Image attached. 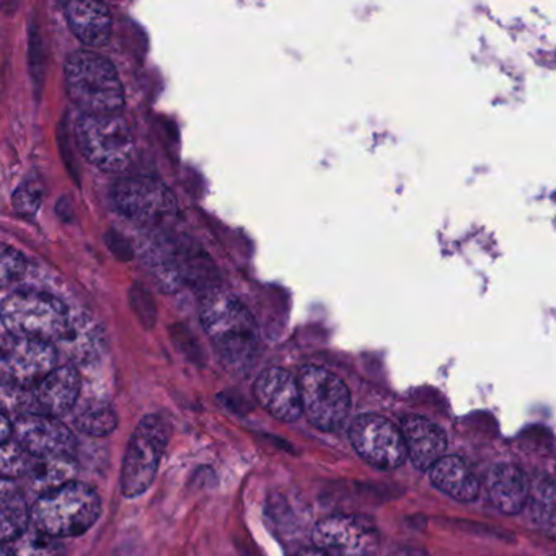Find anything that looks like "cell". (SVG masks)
I'll return each mask as SVG.
<instances>
[{
  "label": "cell",
  "mask_w": 556,
  "mask_h": 556,
  "mask_svg": "<svg viewBox=\"0 0 556 556\" xmlns=\"http://www.w3.org/2000/svg\"><path fill=\"white\" fill-rule=\"evenodd\" d=\"M295 556H328L327 553L321 552V549L315 548V546H312V548H304L301 549V552L298 553Z\"/></svg>",
  "instance_id": "28"
},
{
  "label": "cell",
  "mask_w": 556,
  "mask_h": 556,
  "mask_svg": "<svg viewBox=\"0 0 556 556\" xmlns=\"http://www.w3.org/2000/svg\"><path fill=\"white\" fill-rule=\"evenodd\" d=\"M25 266H27V260L18 250L9 245L2 247V253H0V281H2V286L11 285L15 279L21 278L24 275Z\"/></svg>",
  "instance_id": "24"
},
{
  "label": "cell",
  "mask_w": 556,
  "mask_h": 556,
  "mask_svg": "<svg viewBox=\"0 0 556 556\" xmlns=\"http://www.w3.org/2000/svg\"><path fill=\"white\" fill-rule=\"evenodd\" d=\"M315 548L328 556H374L379 546V533L366 517H325L312 532Z\"/></svg>",
  "instance_id": "11"
},
{
  "label": "cell",
  "mask_w": 556,
  "mask_h": 556,
  "mask_svg": "<svg viewBox=\"0 0 556 556\" xmlns=\"http://www.w3.org/2000/svg\"><path fill=\"white\" fill-rule=\"evenodd\" d=\"M80 392V376L74 366L56 367L30 390L34 415L60 416L73 412Z\"/></svg>",
  "instance_id": "14"
},
{
  "label": "cell",
  "mask_w": 556,
  "mask_h": 556,
  "mask_svg": "<svg viewBox=\"0 0 556 556\" xmlns=\"http://www.w3.org/2000/svg\"><path fill=\"white\" fill-rule=\"evenodd\" d=\"M490 500L501 513L519 514L529 503L530 484L526 473L513 464H497L488 475Z\"/></svg>",
  "instance_id": "17"
},
{
  "label": "cell",
  "mask_w": 556,
  "mask_h": 556,
  "mask_svg": "<svg viewBox=\"0 0 556 556\" xmlns=\"http://www.w3.org/2000/svg\"><path fill=\"white\" fill-rule=\"evenodd\" d=\"M37 458L25 451L24 445L15 439L2 442L0 448V471L4 480H12V478H21L24 475L30 473Z\"/></svg>",
  "instance_id": "22"
},
{
  "label": "cell",
  "mask_w": 556,
  "mask_h": 556,
  "mask_svg": "<svg viewBox=\"0 0 556 556\" xmlns=\"http://www.w3.org/2000/svg\"><path fill=\"white\" fill-rule=\"evenodd\" d=\"M80 152L105 172H123L135 159L136 144L128 122L116 115H80L76 125Z\"/></svg>",
  "instance_id": "5"
},
{
  "label": "cell",
  "mask_w": 556,
  "mask_h": 556,
  "mask_svg": "<svg viewBox=\"0 0 556 556\" xmlns=\"http://www.w3.org/2000/svg\"><path fill=\"white\" fill-rule=\"evenodd\" d=\"M302 412L320 431H334L350 415L351 395L346 383L320 366H304L299 372Z\"/></svg>",
  "instance_id": "7"
},
{
  "label": "cell",
  "mask_w": 556,
  "mask_h": 556,
  "mask_svg": "<svg viewBox=\"0 0 556 556\" xmlns=\"http://www.w3.org/2000/svg\"><path fill=\"white\" fill-rule=\"evenodd\" d=\"M403 439L412 464L418 470H431L447 448L444 431L422 416L409 415L402 419Z\"/></svg>",
  "instance_id": "15"
},
{
  "label": "cell",
  "mask_w": 556,
  "mask_h": 556,
  "mask_svg": "<svg viewBox=\"0 0 556 556\" xmlns=\"http://www.w3.org/2000/svg\"><path fill=\"white\" fill-rule=\"evenodd\" d=\"M112 200L118 213L138 226L155 227L168 223L177 214V200L161 180L135 175L116 181Z\"/></svg>",
  "instance_id": "8"
},
{
  "label": "cell",
  "mask_w": 556,
  "mask_h": 556,
  "mask_svg": "<svg viewBox=\"0 0 556 556\" xmlns=\"http://www.w3.org/2000/svg\"><path fill=\"white\" fill-rule=\"evenodd\" d=\"M40 201V187L37 184L25 181V185H22L21 190L15 194V207L24 214H34Z\"/></svg>",
  "instance_id": "26"
},
{
  "label": "cell",
  "mask_w": 556,
  "mask_h": 556,
  "mask_svg": "<svg viewBox=\"0 0 556 556\" xmlns=\"http://www.w3.org/2000/svg\"><path fill=\"white\" fill-rule=\"evenodd\" d=\"M253 393L256 402L279 421L294 422L304 415L299 380L282 367L263 370Z\"/></svg>",
  "instance_id": "13"
},
{
  "label": "cell",
  "mask_w": 556,
  "mask_h": 556,
  "mask_svg": "<svg viewBox=\"0 0 556 556\" xmlns=\"http://www.w3.org/2000/svg\"><path fill=\"white\" fill-rule=\"evenodd\" d=\"M432 484L442 493L448 494L457 501H473L480 491V481L467 462L455 455H444L434 467L429 470Z\"/></svg>",
  "instance_id": "18"
},
{
  "label": "cell",
  "mask_w": 556,
  "mask_h": 556,
  "mask_svg": "<svg viewBox=\"0 0 556 556\" xmlns=\"http://www.w3.org/2000/svg\"><path fill=\"white\" fill-rule=\"evenodd\" d=\"M102 514V501L90 484L71 481L38 497L31 507L35 529L54 539L79 536L92 529Z\"/></svg>",
  "instance_id": "3"
},
{
  "label": "cell",
  "mask_w": 556,
  "mask_h": 556,
  "mask_svg": "<svg viewBox=\"0 0 556 556\" xmlns=\"http://www.w3.org/2000/svg\"><path fill=\"white\" fill-rule=\"evenodd\" d=\"M66 18L73 34L90 48L105 47L112 37V14L102 2L73 0L66 4Z\"/></svg>",
  "instance_id": "16"
},
{
  "label": "cell",
  "mask_w": 556,
  "mask_h": 556,
  "mask_svg": "<svg viewBox=\"0 0 556 556\" xmlns=\"http://www.w3.org/2000/svg\"><path fill=\"white\" fill-rule=\"evenodd\" d=\"M2 556H17L15 555V548L11 543H4V546H2Z\"/></svg>",
  "instance_id": "29"
},
{
  "label": "cell",
  "mask_w": 556,
  "mask_h": 556,
  "mask_svg": "<svg viewBox=\"0 0 556 556\" xmlns=\"http://www.w3.org/2000/svg\"><path fill=\"white\" fill-rule=\"evenodd\" d=\"M66 92L83 115H116L125 103L118 71L92 51H76L64 64Z\"/></svg>",
  "instance_id": "2"
},
{
  "label": "cell",
  "mask_w": 556,
  "mask_h": 556,
  "mask_svg": "<svg viewBox=\"0 0 556 556\" xmlns=\"http://www.w3.org/2000/svg\"><path fill=\"white\" fill-rule=\"evenodd\" d=\"M58 350L54 343L35 338L4 334L0 351L2 383L30 390L58 366Z\"/></svg>",
  "instance_id": "9"
},
{
  "label": "cell",
  "mask_w": 556,
  "mask_h": 556,
  "mask_svg": "<svg viewBox=\"0 0 556 556\" xmlns=\"http://www.w3.org/2000/svg\"><path fill=\"white\" fill-rule=\"evenodd\" d=\"M74 475H76L74 457L43 458V460L37 458L30 471L31 483L35 490L40 491V496L71 483L74 481Z\"/></svg>",
  "instance_id": "20"
},
{
  "label": "cell",
  "mask_w": 556,
  "mask_h": 556,
  "mask_svg": "<svg viewBox=\"0 0 556 556\" xmlns=\"http://www.w3.org/2000/svg\"><path fill=\"white\" fill-rule=\"evenodd\" d=\"M200 318L224 366L247 376L260 354V330L249 308L229 292L213 289L200 304Z\"/></svg>",
  "instance_id": "1"
},
{
  "label": "cell",
  "mask_w": 556,
  "mask_h": 556,
  "mask_svg": "<svg viewBox=\"0 0 556 556\" xmlns=\"http://www.w3.org/2000/svg\"><path fill=\"white\" fill-rule=\"evenodd\" d=\"M350 439L357 454L374 467L392 470L408 457L402 429L380 415H361L350 428Z\"/></svg>",
  "instance_id": "10"
},
{
  "label": "cell",
  "mask_w": 556,
  "mask_h": 556,
  "mask_svg": "<svg viewBox=\"0 0 556 556\" xmlns=\"http://www.w3.org/2000/svg\"><path fill=\"white\" fill-rule=\"evenodd\" d=\"M5 333L35 340L64 341L71 334L66 305L45 292H12L2 301Z\"/></svg>",
  "instance_id": "4"
},
{
  "label": "cell",
  "mask_w": 556,
  "mask_h": 556,
  "mask_svg": "<svg viewBox=\"0 0 556 556\" xmlns=\"http://www.w3.org/2000/svg\"><path fill=\"white\" fill-rule=\"evenodd\" d=\"M11 432H14V421H12L11 415H9L5 409H2V425H0V438H2V442L11 439Z\"/></svg>",
  "instance_id": "27"
},
{
  "label": "cell",
  "mask_w": 556,
  "mask_h": 556,
  "mask_svg": "<svg viewBox=\"0 0 556 556\" xmlns=\"http://www.w3.org/2000/svg\"><path fill=\"white\" fill-rule=\"evenodd\" d=\"M74 422L84 434L105 438L118 428V416L109 403H89L77 412Z\"/></svg>",
  "instance_id": "21"
},
{
  "label": "cell",
  "mask_w": 556,
  "mask_h": 556,
  "mask_svg": "<svg viewBox=\"0 0 556 556\" xmlns=\"http://www.w3.org/2000/svg\"><path fill=\"white\" fill-rule=\"evenodd\" d=\"M553 503H556L555 491H553V488L542 486V481H539V484L530 490L527 506H530L533 519L536 522L542 523L546 517H552L549 514L553 510Z\"/></svg>",
  "instance_id": "25"
},
{
  "label": "cell",
  "mask_w": 556,
  "mask_h": 556,
  "mask_svg": "<svg viewBox=\"0 0 556 556\" xmlns=\"http://www.w3.org/2000/svg\"><path fill=\"white\" fill-rule=\"evenodd\" d=\"M0 535L2 542H17L27 533L28 522L31 519V510L28 509L27 500L11 480L2 481V494H0Z\"/></svg>",
  "instance_id": "19"
},
{
  "label": "cell",
  "mask_w": 556,
  "mask_h": 556,
  "mask_svg": "<svg viewBox=\"0 0 556 556\" xmlns=\"http://www.w3.org/2000/svg\"><path fill=\"white\" fill-rule=\"evenodd\" d=\"M170 432V422L161 415L144 416L136 426L123 458L122 491L126 497L141 496L152 486Z\"/></svg>",
  "instance_id": "6"
},
{
  "label": "cell",
  "mask_w": 556,
  "mask_h": 556,
  "mask_svg": "<svg viewBox=\"0 0 556 556\" xmlns=\"http://www.w3.org/2000/svg\"><path fill=\"white\" fill-rule=\"evenodd\" d=\"M15 441L38 460L43 458L73 457L76 435L58 418L47 415L17 416L14 421Z\"/></svg>",
  "instance_id": "12"
},
{
  "label": "cell",
  "mask_w": 556,
  "mask_h": 556,
  "mask_svg": "<svg viewBox=\"0 0 556 556\" xmlns=\"http://www.w3.org/2000/svg\"><path fill=\"white\" fill-rule=\"evenodd\" d=\"M17 556H66V548L63 543L58 542L54 536L47 535L35 529L34 532L25 533L18 539Z\"/></svg>",
  "instance_id": "23"
}]
</instances>
